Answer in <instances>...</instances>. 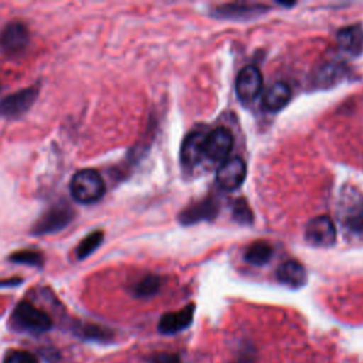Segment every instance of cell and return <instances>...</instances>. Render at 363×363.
Instances as JSON below:
<instances>
[{"label": "cell", "instance_id": "1", "mask_svg": "<svg viewBox=\"0 0 363 363\" xmlns=\"http://www.w3.org/2000/svg\"><path fill=\"white\" fill-rule=\"evenodd\" d=\"M105 190V182L95 169L78 170L69 182L71 197L81 204H92L101 200Z\"/></svg>", "mask_w": 363, "mask_h": 363}, {"label": "cell", "instance_id": "2", "mask_svg": "<svg viewBox=\"0 0 363 363\" xmlns=\"http://www.w3.org/2000/svg\"><path fill=\"white\" fill-rule=\"evenodd\" d=\"M337 220L352 233H363V194L352 187L345 186L337 200Z\"/></svg>", "mask_w": 363, "mask_h": 363}, {"label": "cell", "instance_id": "3", "mask_svg": "<svg viewBox=\"0 0 363 363\" xmlns=\"http://www.w3.org/2000/svg\"><path fill=\"white\" fill-rule=\"evenodd\" d=\"M11 322L17 329L30 333H44L52 326L48 313L27 301L17 303L11 313Z\"/></svg>", "mask_w": 363, "mask_h": 363}, {"label": "cell", "instance_id": "4", "mask_svg": "<svg viewBox=\"0 0 363 363\" xmlns=\"http://www.w3.org/2000/svg\"><path fill=\"white\" fill-rule=\"evenodd\" d=\"M75 217L74 208L65 203H57L44 211L40 218L33 224L31 234L34 235H47L65 228Z\"/></svg>", "mask_w": 363, "mask_h": 363}, {"label": "cell", "instance_id": "5", "mask_svg": "<svg viewBox=\"0 0 363 363\" xmlns=\"http://www.w3.org/2000/svg\"><path fill=\"white\" fill-rule=\"evenodd\" d=\"M37 96H38L37 86L23 88L14 94L4 96L0 101V118L14 119V118L21 116L33 106Z\"/></svg>", "mask_w": 363, "mask_h": 363}, {"label": "cell", "instance_id": "6", "mask_svg": "<svg viewBox=\"0 0 363 363\" xmlns=\"http://www.w3.org/2000/svg\"><path fill=\"white\" fill-rule=\"evenodd\" d=\"M233 133L225 126H218L210 130L206 136L204 156L211 162H224L233 147Z\"/></svg>", "mask_w": 363, "mask_h": 363}, {"label": "cell", "instance_id": "7", "mask_svg": "<svg viewBox=\"0 0 363 363\" xmlns=\"http://www.w3.org/2000/svg\"><path fill=\"white\" fill-rule=\"evenodd\" d=\"M305 240L316 247H329L336 240V228L329 216H316L305 225Z\"/></svg>", "mask_w": 363, "mask_h": 363}, {"label": "cell", "instance_id": "8", "mask_svg": "<svg viewBox=\"0 0 363 363\" xmlns=\"http://www.w3.org/2000/svg\"><path fill=\"white\" fill-rule=\"evenodd\" d=\"M247 174V167L242 159L240 157H228L225 159L216 173L217 184L227 191L238 189Z\"/></svg>", "mask_w": 363, "mask_h": 363}, {"label": "cell", "instance_id": "9", "mask_svg": "<svg viewBox=\"0 0 363 363\" xmlns=\"http://www.w3.org/2000/svg\"><path fill=\"white\" fill-rule=\"evenodd\" d=\"M262 89V75L255 65L244 67L235 78V92L242 102L254 101Z\"/></svg>", "mask_w": 363, "mask_h": 363}, {"label": "cell", "instance_id": "10", "mask_svg": "<svg viewBox=\"0 0 363 363\" xmlns=\"http://www.w3.org/2000/svg\"><path fill=\"white\" fill-rule=\"evenodd\" d=\"M28 27L21 21H10L0 31V47L6 52H20L28 45Z\"/></svg>", "mask_w": 363, "mask_h": 363}, {"label": "cell", "instance_id": "11", "mask_svg": "<svg viewBox=\"0 0 363 363\" xmlns=\"http://www.w3.org/2000/svg\"><path fill=\"white\" fill-rule=\"evenodd\" d=\"M207 133L201 129H194L190 132L180 149V160L183 166L193 167L204 157V143Z\"/></svg>", "mask_w": 363, "mask_h": 363}, {"label": "cell", "instance_id": "12", "mask_svg": "<svg viewBox=\"0 0 363 363\" xmlns=\"http://www.w3.org/2000/svg\"><path fill=\"white\" fill-rule=\"evenodd\" d=\"M193 315H194V305L193 303L184 306L180 311L164 313L159 320L157 329L163 335L177 333V332L186 329L191 323Z\"/></svg>", "mask_w": 363, "mask_h": 363}, {"label": "cell", "instance_id": "13", "mask_svg": "<svg viewBox=\"0 0 363 363\" xmlns=\"http://www.w3.org/2000/svg\"><path fill=\"white\" fill-rule=\"evenodd\" d=\"M277 279L291 288H299L306 282V271L298 261H285L277 269Z\"/></svg>", "mask_w": 363, "mask_h": 363}, {"label": "cell", "instance_id": "14", "mask_svg": "<svg viewBox=\"0 0 363 363\" xmlns=\"http://www.w3.org/2000/svg\"><path fill=\"white\" fill-rule=\"evenodd\" d=\"M291 99V88L286 82L278 81L274 82L265 92L262 105L269 112H277L282 109Z\"/></svg>", "mask_w": 363, "mask_h": 363}, {"label": "cell", "instance_id": "15", "mask_svg": "<svg viewBox=\"0 0 363 363\" xmlns=\"http://www.w3.org/2000/svg\"><path fill=\"white\" fill-rule=\"evenodd\" d=\"M336 41L345 52L357 55L363 50V31L357 24L347 26L337 31Z\"/></svg>", "mask_w": 363, "mask_h": 363}, {"label": "cell", "instance_id": "16", "mask_svg": "<svg viewBox=\"0 0 363 363\" xmlns=\"http://www.w3.org/2000/svg\"><path fill=\"white\" fill-rule=\"evenodd\" d=\"M265 6L261 4H247V3H237V4H224L216 9V14L220 17L227 18H238V17H250L255 16L257 13H264Z\"/></svg>", "mask_w": 363, "mask_h": 363}, {"label": "cell", "instance_id": "17", "mask_svg": "<svg viewBox=\"0 0 363 363\" xmlns=\"http://www.w3.org/2000/svg\"><path fill=\"white\" fill-rule=\"evenodd\" d=\"M216 213H217L216 203L211 200H206V201H200L199 204L186 208L180 214V220L184 224H191V223L200 221L203 218H211L216 216Z\"/></svg>", "mask_w": 363, "mask_h": 363}, {"label": "cell", "instance_id": "18", "mask_svg": "<svg viewBox=\"0 0 363 363\" xmlns=\"http://www.w3.org/2000/svg\"><path fill=\"white\" fill-rule=\"evenodd\" d=\"M272 254H274V248L269 242L255 241L247 248L244 257L248 262H251L254 265H264L271 259Z\"/></svg>", "mask_w": 363, "mask_h": 363}, {"label": "cell", "instance_id": "19", "mask_svg": "<svg viewBox=\"0 0 363 363\" xmlns=\"http://www.w3.org/2000/svg\"><path fill=\"white\" fill-rule=\"evenodd\" d=\"M162 286V279L157 275H146L132 286V294L136 298H147L155 295Z\"/></svg>", "mask_w": 363, "mask_h": 363}, {"label": "cell", "instance_id": "20", "mask_svg": "<svg viewBox=\"0 0 363 363\" xmlns=\"http://www.w3.org/2000/svg\"><path fill=\"white\" fill-rule=\"evenodd\" d=\"M104 241V233L101 230H95L89 233L77 247L75 255L78 259H85L88 255H91Z\"/></svg>", "mask_w": 363, "mask_h": 363}, {"label": "cell", "instance_id": "21", "mask_svg": "<svg viewBox=\"0 0 363 363\" xmlns=\"http://www.w3.org/2000/svg\"><path fill=\"white\" fill-rule=\"evenodd\" d=\"M9 261L14 264H24L40 268L44 265V255L37 250H18L9 255Z\"/></svg>", "mask_w": 363, "mask_h": 363}, {"label": "cell", "instance_id": "22", "mask_svg": "<svg viewBox=\"0 0 363 363\" xmlns=\"http://www.w3.org/2000/svg\"><path fill=\"white\" fill-rule=\"evenodd\" d=\"M82 335L88 339H92V340H99V342H106L112 337V332L106 328H102V326H98V325H85L82 328Z\"/></svg>", "mask_w": 363, "mask_h": 363}, {"label": "cell", "instance_id": "23", "mask_svg": "<svg viewBox=\"0 0 363 363\" xmlns=\"http://www.w3.org/2000/svg\"><path fill=\"white\" fill-rule=\"evenodd\" d=\"M4 363H40L38 357L27 350H11L6 359Z\"/></svg>", "mask_w": 363, "mask_h": 363}, {"label": "cell", "instance_id": "24", "mask_svg": "<svg viewBox=\"0 0 363 363\" xmlns=\"http://www.w3.org/2000/svg\"><path fill=\"white\" fill-rule=\"evenodd\" d=\"M233 216H234V218H235L238 223H242V224L251 223V220H252V216H251V211H250L247 203H245L244 200H241V199L235 201Z\"/></svg>", "mask_w": 363, "mask_h": 363}, {"label": "cell", "instance_id": "25", "mask_svg": "<svg viewBox=\"0 0 363 363\" xmlns=\"http://www.w3.org/2000/svg\"><path fill=\"white\" fill-rule=\"evenodd\" d=\"M152 363H182L180 357L174 353H157L152 357Z\"/></svg>", "mask_w": 363, "mask_h": 363}, {"label": "cell", "instance_id": "26", "mask_svg": "<svg viewBox=\"0 0 363 363\" xmlns=\"http://www.w3.org/2000/svg\"><path fill=\"white\" fill-rule=\"evenodd\" d=\"M23 282L21 278H9V279H0V286H16Z\"/></svg>", "mask_w": 363, "mask_h": 363}, {"label": "cell", "instance_id": "27", "mask_svg": "<svg viewBox=\"0 0 363 363\" xmlns=\"http://www.w3.org/2000/svg\"><path fill=\"white\" fill-rule=\"evenodd\" d=\"M231 363H255L251 357H247V356H242V357H238V359H235L234 362H231Z\"/></svg>", "mask_w": 363, "mask_h": 363}]
</instances>
